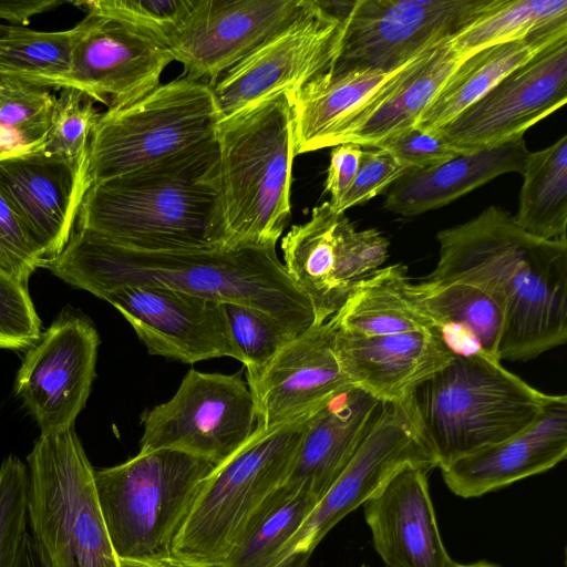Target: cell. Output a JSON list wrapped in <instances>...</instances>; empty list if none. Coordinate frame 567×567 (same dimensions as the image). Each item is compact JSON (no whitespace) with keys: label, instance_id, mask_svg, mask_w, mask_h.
<instances>
[{"label":"cell","instance_id":"2e32d148","mask_svg":"<svg viewBox=\"0 0 567 567\" xmlns=\"http://www.w3.org/2000/svg\"><path fill=\"white\" fill-rule=\"evenodd\" d=\"M100 338L84 317L61 313L27 349L14 392L37 421L41 434L74 426L96 377Z\"/></svg>","mask_w":567,"mask_h":567},{"label":"cell","instance_id":"7a4b0ae2","mask_svg":"<svg viewBox=\"0 0 567 567\" xmlns=\"http://www.w3.org/2000/svg\"><path fill=\"white\" fill-rule=\"evenodd\" d=\"M436 238L439 261L426 279L463 280L495 299L504 315L499 360H532L566 342L567 239L536 237L496 206Z\"/></svg>","mask_w":567,"mask_h":567},{"label":"cell","instance_id":"7dc6e473","mask_svg":"<svg viewBox=\"0 0 567 567\" xmlns=\"http://www.w3.org/2000/svg\"><path fill=\"white\" fill-rule=\"evenodd\" d=\"M17 567H41L30 533L24 537Z\"/></svg>","mask_w":567,"mask_h":567},{"label":"cell","instance_id":"b9f144b4","mask_svg":"<svg viewBox=\"0 0 567 567\" xmlns=\"http://www.w3.org/2000/svg\"><path fill=\"white\" fill-rule=\"evenodd\" d=\"M44 259L17 216L0 196V272L28 285Z\"/></svg>","mask_w":567,"mask_h":567},{"label":"cell","instance_id":"7bdbcfd3","mask_svg":"<svg viewBox=\"0 0 567 567\" xmlns=\"http://www.w3.org/2000/svg\"><path fill=\"white\" fill-rule=\"evenodd\" d=\"M375 148L391 154L406 172L432 167L462 154L436 134L415 126L384 140Z\"/></svg>","mask_w":567,"mask_h":567},{"label":"cell","instance_id":"60d3db41","mask_svg":"<svg viewBox=\"0 0 567 567\" xmlns=\"http://www.w3.org/2000/svg\"><path fill=\"white\" fill-rule=\"evenodd\" d=\"M41 337L28 285L0 272V349L24 350Z\"/></svg>","mask_w":567,"mask_h":567},{"label":"cell","instance_id":"d6a6232c","mask_svg":"<svg viewBox=\"0 0 567 567\" xmlns=\"http://www.w3.org/2000/svg\"><path fill=\"white\" fill-rule=\"evenodd\" d=\"M80 33V22L51 32L10 25L0 37V74L41 87L61 89Z\"/></svg>","mask_w":567,"mask_h":567},{"label":"cell","instance_id":"d6986e66","mask_svg":"<svg viewBox=\"0 0 567 567\" xmlns=\"http://www.w3.org/2000/svg\"><path fill=\"white\" fill-rule=\"evenodd\" d=\"M62 87H74L107 109L143 97L174 61L168 49L120 20L85 11Z\"/></svg>","mask_w":567,"mask_h":567},{"label":"cell","instance_id":"f546056e","mask_svg":"<svg viewBox=\"0 0 567 567\" xmlns=\"http://www.w3.org/2000/svg\"><path fill=\"white\" fill-rule=\"evenodd\" d=\"M404 65L389 73L324 72L289 94L296 156L326 148L338 126Z\"/></svg>","mask_w":567,"mask_h":567},{"label":"cell","instance_id":"d590c367","mask_svg":"<svg viewBox=\"0 0 567 567\" xmlns=\"http://www.w3.org/2000/svg\"><path fill=\"white\" fill-rule=\"evenodd\" d=\"M55 99L50 89L0 74V153L38 148L49 132Z\"/></svg>","mask_w":567,"mask_h":567},{"label":"cell","instance_id":"f907efd6","mask_svg":"<svg viewBox=\"0 0 567 567\" xmlns=\"http://www.w3.org/2000/svg\"><path fill=\"white\" fill-rule=\"evenodd\" d=\"M9 27L10 25H8V24L0 23V37L3 35L8 31Z\"/></svg>","mask_w":567,"mask_h":567},{"label":"cell","instance_id":"ffe728a7","mask_svg":"<svg viewBox=\"0 0 567 567\" xmlns=\"http://www.w3.org/2000/svg\"><path fill=\"white\" fill-rule=\"evenodd\" d=\"M328 320L312 324L261 368L246 372L256 427L272 429L307 419L353 388L343 375Z\"/></svg>","mask_w":567,"mask_h":567},{"label":"cell","instance_id":"bcb514c9","mask_svg":"<svg viewBox=\"0 0 567 567\" xmlns=\"http://www.w3.org/2000/svg\"><path fill=\"white\" fill-rule=\"evenodd\" d=\"M71 3L65 0H11L0 1V23L24 27L34 16Z\"/></svg>","mask_w":567,"mask_h":567},{"label":"cell","instance_id":"7c38bea8","mask_svg":"<svg viewBox=\"0 0 567 567\" xmlns=\"http://www.w3.org/2000/svg\"><path fill=\"white\" fill-rule=\"evenodd\" d=\"M141 423L140 452L175 450L216 466L251 436L256 411L241 372L190 369L168 401L143 412Z\"/></svg>","mask_w":567,"mask_h":567},{"label":"cell","instance_id":"e0dca14e","mask_svg":"<svg viewBox=\"0 0 567 567\" xmlns=\"http://www.w3.org/2000/svg\"><path fill=\"white\" fill-rule=\"evenodd\" d=\"M308 0H192L165 47L190 80L213 82L292 23Z\"/></svg>","mask_w":567,"mask_h":567},{"label":"cell","instance_id":"3957f363","mask_svg":"<svg viewBox=\"0 0 567 567\" xmlns=\"http://www.w3.org/2000/svg\"><path fill=\"white\" fill-rule=\"evenodd\" d=\"M75 228L143 251L233 246L221 208L215 138L91 185Z\"/></svg>","mask_w":567,"mask_h":567},{"label":"cell","instance_id":"52a82bcc","mask_svg":"<svg viewBox=\"0 0 567 567\" xmlns=\"http://www.w3.org/2000/svg\"><path fill=\"white\" fill-rule=\"evenodd\" d=\"M27 464L30 535L41 567H120L74 426L40 434Z\"/></svg>","mask_w":567,"mask_h":567},{"label":"cell","instance_id":"836d02e7","mask_svg":"<svg viewBox=\"0 0 567 567\" xmlns=\"http://www.w3.org/2000/svg\"><path fill=\"white\" fill-rule=\"evenodd\" d=\"M567 21V0H503L472 25L451 39L464 58L485 48L523 39L528 34Z\"/></svg>","mask_w":567,"mask_h":567},{"label":"cell","instance_id":"484cf974","mask_svg":"<svg viewBox=\"0 0 567 567\" xmlns=\"http://www.w3.org/2000/svg\"><path fill=\"white\" fill-rule=\"evenodd\" d=\"M382 402L351 388L308 417L284 483L319 499L347 466Z\"/></svg>","mask_w":567,"mask_h":567},{"label":"cell","instance_id":"ac0fdd59","mask_svg":"<svg viewBox=\"0 0 567 567\" xmlns=\"http://www.w3.org/2000/svg\"><path fill=\"white\" fill-rule=\"evenodd\" d=\"M100 298L120 311L150 354L183 363L243 361L221 302L152 285L117 288Z\"/></svg>","mask_w":567,"mask_h":567},{"label":"cell","instance_id":"5b68a950","mask_svg":"<svg viewBox=\"0 0 567 567\" xmlns=\"http://www.w3.org/2000/svg\"><path fill=\"white\" fill-rule=\"evenodd\" d=\"M307 419L255 427L248 441L200 482L174 536L171 561L218 567L241 543L284 485Z\"/></svg>","mask_w":567,"mask_h":567},{"label":"cell","instance_id":"f6af8a7d","mask_svg":"<svg viewBox=\"0 0 567 567\" xmlns=\"http://www.w3.org/2000/svg\"><path fill=\"white\" fill-rule=\"evenodd\" d=\"M363 148L357 144H340L332 147L324 182V192L334 208L350 187L358 172Z\"/></svg>","mask_w":567,"mask_h":567},{"label":"cell","instance_id":"f35d334b","mask_svg":"<svg viewBox=\"0 0 567 567\" xmlns=\"http://www.w3.org/2000/svg\"><path fill=\"white\" fill-rule=\"evenodd\" d=\"M29 471L10 455L0 466V567H17L29 533Z\"/></svg>","mask_w":567,"mask_h":567},{"label":"cell","instance_id":"30bf717a","mask_svg":"<svg viewBox=\"0 0 567 567\" xmlns=\"http://www.w3.org/2000/svg\"><path fill=\"white\" fill-rule=\"evenodd\" d=\"M503 0H354L327 71L392 72L454 38Z\"/></svg>","mask_w":567,"mask_h":567},{"label":"cell","instance_id":"f1b7e54d","mask_svg":"<svg viewBox=\"0 0 567 567\" xmlns=\"http://www.w3.org/2000/svg\"><path fill=\"white\" fill-rule=\"evenodd\" d=\"M409 291L456 353L499 360L504 315L491 295L463 280L411 281Z\"/></svg>","mask_w":567,"mask_h":567},{"label":"cell","instance_id":"ee69618b","mask_svg":"<svg viewBox=\"0 0 567 567\" xmlns=\"http://www.w3.org/2000/svg\"><path fill=\"white\" fill-rule=\"evenodd\" d=\"M406 171L388 152L381 148L363 150L358 172L340 203L338 213L360 205L388 189Z\"/></svg>","mask_w":567,"mask_h":567},{"label":"cell","instance_id":"1f68e13d","mask_svg":"<svg viewBox=\"0 0 567 567\" xmlns=\"http://www.w3.org/2000/svg\"><path fill=\"white\" fill-rule=\"evenodd\" d=\"M515 223L543 239H566L567 135L537 152H528Z\"/></svg>","mask_w":567,"mask_h":567},{"label":"cell","instance_id":"83f0119b","mask_svg":"<svg viewBox=\"0 0 567 567\" xmlns=\"http://www.w3.org/2000/svg\"><path fill=\"white\" fill-rule=\"evenodd\" d=\"M567 39V21L527 37L480 50L464 59L419 116L415 127L433 133L493 89L539 51Z\"/></svg>","mask_w":567,"mask_h":567},{"label":"cell","instance_id":"ba28073f","mask_svg":"<svg viewBox=\"0 0 567 567\" xmlns=\"http://www.w3.org/2000/svg\"><path fill=\"white\" fill-rule=\"evenodd\" d=\"M214 465L175 450L138 452L94 482L118 560L171 561L174 536Z\"/></svg>","mask_w":567,"mask_h":567},{"label":"cell","instance_id":"8d00e7d4","mask_svg":"<svg viewBox=\"0 0 567 567\" xmlns=\"http://www.w3.org/2000/svg\"><path fill=\"white\" fill-rule=\"evenodd\" d=\"M60 90L49 132L38 150L87 166L90 141L100 113L95 101L84 92L74 87Z\"/></svg>","mask_w":567,"mask_h":567},{"label":"cell","instance_id":"6da1fadb","mask_svg":"<svg viewBox=\"0 0 567 567\" xmlns=\"http://www.w3.org/2000/svg\"><path fill=\"white\" fill-rule=\"evenodd\" d=\"M44 268L97 298L122 287L152 285L252 307L296 334L315 323L311 305L289 278L276 246L143 251L75 228Z\"/></svg>","mask_w":567,"mask_h":567},{"label":"cell","instance_id":"d4e9b609","mask_svg":"<svg viewBox=\"0 0 567 567\" xmlns=\"http://www.w3.org/2000/svg\"><path fill=\"white\" fill-rule=\"evenodd\" d=\"M464 59L451 39L423 51L351 113L327 147L350 143L375 148L384 140L413 127Z\"/></svg>","mask_w":567,"mask_h":567},{"label":"cell","instance_id":"cb8c5ba5","mask_svg":"<svg viewBox=\"0 0 567 567\" xmlns=\"http://www.w3.org/2000/svg\"><path fill=\"white\" fill-rule=\"evenodd\" d=\"M567 455V396L549 394L538 417L515 435L441 468L456 495L482 496L543 473Z\"/></svg>","mask_w":567,"mask_h":567},{"label":"cell","instance_id":"7402d4cb","mask_svg":"<svg viewBox=\"0 0 567 567\" xmlns=\"http://www.w3.org/2000/svg\"><path fill=\"white\" fill-rule=\"evenodd\" d=\"M333 332L334 352L346 379L382 403H403L416 385L456 354L440 329L386 336L334 328Z\"/></svg>","mask_w":567,"mask_h":567},{"label":"cell","instance_id":"5bb4252c","mask_svg":"<svg viewBox=\"0 0 567 567\" xmlns=\"http://www.w3.org/2000/svg\"><path fill=\"white\" fill-rule=\"evenodd\" d=\"M389 240L377 229L358 231L328 202L295 225L281 239L284 266L309 300L315 324L331 319L353 289L381 268Z\"/></svg>","mask_w":567,"mask_h":567},{"label":"cell","instance_id":"603a6c76","mask_svg":"<svg viewBox=\"0 0 567 567\" xmlns=\"http://www.w3.org/2000/svg\"><path fill=\"white\" fill-rule=\"evenodd\" d=\"M431 468L405 464L363 504L373 545L385 567H450L429 493Z\"/></svg>","mask_w":567,"mask_h":567},{"label":"cell","instance_id":"8fae6325","mask_svg":"<svg viewBox=\"0 0 567 567\" xmlns=\"http://www.w3.org/2000/svg\"><path fill=\"white\" fill-rule=\"evenodd\" d=\"M351 1L308 0L302 13L208 83L220 120L281 93L292 94L331 66Z\"/></svg>","mask_w":567,"mask_h":567},{"label":"cell","instance_id":"c3c4849f","mask_svg":"<svg viewBox=\"0 0 567 567\" xmlns=\"http://www.w3.org/2000/svg\"><path fill=\"white\" fill-rule=\"evenodd\" d=\"M120 567H179L172 561L120 560Z\"/></svg>","mask_w":567,"mask_h":567},{"label":"cell","instance_id":"44dd1931","mask_svg":"<svg viewBox=\"0 0 567 567\" xmlns=\"http://www.w3.org/2000/svg\"><path fill=\"white\" fill-rule=\"evenodd\" d=\"M90 188L87 166L41 150L0 153V196L44 259V267L70 240Z\"/></svg>","mask_w":567,"mask_h":567},{"label":"cell","instance_id":"8992f818","mask_svg":"<svg viewBox=\"0 0 567 567\" xmlns=\"http://www.w3.org/2000/svg\"><path fill=\"white\" fill-rule=\"evenodd\" d=\"M215 141L221 208L230 244L276 246L291 214L296 154L288 94L220 120Z\"/></svg>","mask_w":567,"mask_h":567},{"label":"cell","instance_id":"ab89813d","mask_svg":"<svg viewBox=\"0 0 567 567\" xmlns=\"http://www.w3.org/2000/svg\"><path fill=\"white\" fill-rule=\"evenodd\" d=\"M82 11L125 22L165 45L168 35L187 14L192 0H78Z\"/></svg>","mask_w":567,"mask_h":567},{"label":"cell","instance_id":"277c9868","mask_svg":"<svg viewBox=\"0 0 567 567\" xmlns=\"http://www.w3.org/2000/svg\"><path fill=\"white\" fill-rule=\"evenodd\" d=\"M549 394L481 353H456L416 385L403 405L415 431L443 468L532 424Z\"/></svg>","mask_w":567,"mask_h":567},{"label":"cell","instance_id":"4fadbf2b","mask_svg":"<svg viewBox=\"0 0 567 567\" xmlns=\"http://www.w3.org/2000/svg\"><path fill=\"white\" fill-rule=\"evenodd\" d=\"M405 464L435 467L403 403H382L347 466L285 543L272 567H307L323 537Z\"/></svg>","mask_w":567,"mask_h":567},{"label":"cell","instance_id":"816d5d0a","mask_svg":"<svg viewBox=\"0 0 567 567\" xmlns=\"http://www.w3.org/2000/svg\"><path fill=\"white\" fill-rule=\"evenodd\" d=\"M361 567H368V566H365V565H362Z\"/></svg>","mask_w":567,"mask_h":567},{"label":"cell","instance_id":"e575fe53","mask_svg":"<svg viewBox=\"0 0 567 567\" xmlns=\"http://www.w3.org/2000/svg\"><path fill=\"white\" fill-rule=\"evenodd\" d=\"M317 502L305 489L282 485L258 522L218 567H272L285 543Z\"/></svg>","mask_w":567,"mask_h":567},{"label":"cell","instance_id":"9a60e30c","mask_svg":"<svg viewBox=\"0 0 567 567\" xmlns=\"http://www.w3.org/2000/svg\"><path fill=\"white\" fill-rule=\"evenodd\" d=\"M567 102V39L536 53L478 101L433 132L462 153L497 146Z\"/></svg>","mask_w":567,"mask_h":567},{"label":"cell","instance_id":"9c48e42d","mask_svg":"<svg viewBox=\"0 0 567 567\" xmlns=\"http://www.w3.org/2000/svg\"><path fill=\"white\" fill-rule=\"evenodd\" d=\"M220 121L208 82L181 76L100 113L87 159L90 186L215 138Z\"/></svg>","mask_w":567,"mask_h":567},{"label":"cell","instance_id":"74e56055","mask_svg":"<svg viewBox=\"0 0 567 567\" xmlns=\"http://www.w3.org/2000/svg\"><path fill=\"white\" fill-rule=\"evenodd\" d=\"M223 307L246 372L261 368L298 336L276 318L252 307L231 302Z\"/></svg>","mask_w":567,"mask_h":567},{"label":"cell","instance_id":"681fc988","mask_svg":"<svg viewBox=\"0 0 567 567\" xmlns=\"http://www.w3.org/2000/svg\"><path fill=\"white\" fill-rule=\"evenodd\" d=\"M450 567H501L498 565L488 563V561H477L472 564H458L453 561Z\"/></svg>","mask_w":567,"mask_h":567},{"label":"cell","instance_id":"4316f807","mask_svg":"<svg viewBox=\"0 0 567 567\" xmlns=\"http://www.w3.org/2000/svg\"><path fill=\"white\" fill-rule=\"evenodd\" d=\"M527 154L524 137H519L462 153L432 167L408 171L388 188L384 208L414 216L442 207L502 174L522 173Z\"/></svg>","mask_w":567,"mask_h":567},{"label":"cell","instance_id":"4dcf8cb0","mask_svg":"<svg viewBox=\"0 0 567 567\" xmlns=\"http://www.w3.org/2000/svg\"><path fill=\"white\" fill-rule=\"evenodd\" d=\"M410 282L402 264L380 268L353 289L329 321L337 330L362 336L439 329L412 298Z\"/></svg>","mask_w":567,"mask_h":567}]
</instances>
